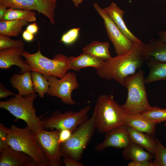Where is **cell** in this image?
Here are the masks:
<instances>
[{
    "label": "cell",
    "mask_w": 166,
    "mask_h": 166,
    "mask_svg": "<svg viewBox=\"0 0 166 166\" xmlns=\"http://www.w3.org/2000/svg\"><path fill=\"white\" fill-rule=\"evenodd\" d=\"M139 114L156 124L166 121V109L152 107L149 110Z\"/></svg>",
    "instance_id": "cell-28"
},
{
    "label": "cell",
    "mask_w": 166,
    "mask_h": 166,
    "mask_svg": "<svg viewBox=\"0 0 166 166\" xmlns=\"http://www.w3.org/2000/svg\"><path fill=\"white\" fill-rule=\"evenodd\" d=\"M143 53L145 60L150 57L160 61L166 62V43L159 39L152 38L144 44Z\"/></svg>",
    "instance_id": "cell-21"
},
{
    "label": "cell",
    "mask_w": 166,
    "mask_h": 166,
    "mask_svg": "<svg viewBox=\"0 0 166 166\" xmlns=\"http://www.w3.org/2000/svg\"><path fill=\"white\" fill-rule=\"evenodd\" d=\"M147 60L148 61L149 73L145 78V84L166 81V62L159 61L152 57Z\"/></svg>",
    "instance_id": "cell-23"
},
{
    "label": "cell",
    "mask_w": 166,
    "mask_h": 166,
    "mask_svg": "<svg viewBox=\"0 0 166 166\" xmlns=\"http://www.w3.org/2000/svg\"><path fill=\"white\" fill-rule=\"evenodd\" d=\"M69 69L74 71H79L85 67H92L96 69L101 67L104 61L94 56L83 52L77 57H70Z\"/></svg>",
    "instance_id": "cell-17"
},
{
    "label": "cell",
    "mask_w": 166,
    "mask_h": 166,
    "mask_svg": "<svg viewBox=\"0 0 166 166\" xmlns=\"http://www.w3.org/2000/svg\"><path fill=\"white\" fill-rule=\"evenodd\" d=\"M122 155L126 160L134 161H151L154 154L146 151L144 148L130 140L127 145L123 148Z\"/></svg>",
    "instance_id": "cell-22"
},
{
    "label": "cell",
    "mask_w": 166,
    "mask_h": 166,
    "mask_svg": "<svg viewBox=\"0 0 166 166\" xmlns=\"http://www.w3.org/2000/svg\"><path fill=\"white\" fill-rule=\"evenodd\" d=\"M164 125L165 127H166V122L164 124Z\"/></svg>",
    "instance_id": "cell-42"
},
{
    "label": "cell",
    "mask_w": 166,
    "mask_h": 166,
    "mask_svg": "<svg viewBox=\"0 0 166 166\" xmlns=\"http://www.w3.org/2000/svg\"><path fill=\"white\" fill-rule=\"evenodd\" d=\"M22 37L23 39L27 42H30L33 40L34 34L26 30L23 32Z\"/></svg>",
    "instance_id": "cell-37"
},
{
    "label": "cell",
    "mask_w": 166,
    "mask_h": 166,
    "mask_svg": "<svg viewBox=\"0 0 166 166\" xmlns=\"http://www.w3.org/2000/svg\"><path fill=\"white\" fill-rule=\"evenodd\" d=\"M158 34L159 36V39L162 42L166 43V30L164 31H160Z\"/></svg>",
    "instance_id": "cell-40"
},
{
    "label": "cell",
    "mask_w": 166,
    "mask_h": 166,
    "mask_svg": "<svg viewBox=\"0 0 166 166\" xmlns=\"http://www.w3.org/2000/svg\"><path fill=\"white\" fill-rule=\"evenodd\" d=\"M127 130L131 141L144 148L149 152L154 154L157 139L152 135L127 126Z\"/></svg>",
    "instance_id": "cell-19"
},
{
    "label": "cell",
    "mask_w": 166,
    "mask_h": 166,
    "mask_svg": "<svg viewBox=\"0 0 166 166\" xmlns=\"http://www.w3.org/2000/svg\"><path fill=\"white\" fill-rule=\"evenodd\" d=\"M128 166H153L152 161H132L129 163Z\"/></svg>",
    "instance_id": "cell-36"
},
{
    "label": "cell",
    "mask_w": 166,
    "mask_h": 166,
    "mask_svg": "<svg viewBox=\"0 0 166 166\" xmlns=\"http://www.w3.org/2000/svg\"><path fill=\"white\" fill-rule=\"evenodd\" d=\"M124 122L125 125L128 127L152 136L155 134L156 124L139 114H125Z\"/></svg>",
    "instance_id": "cell-18"
},
{
    "label": "cell",
    "mask_w": 166,
    "mask_h": 166,
    "mask_svg": "<svg viewBox=\"0 0 166 166\" xmlns=\"http://www.w3.org/2000/svg\"><path fill=\"white\" fill-rule=\"evenodd\" d=\"M154 153V160L152 163L153 166H166V147L159 140Z\"/></svg>",
    "instance_id": "cell-29"
},
{
    "label": "cell",
    "mask_w": 166,
    "mask_h": 166,
    "mask_svg": "<svg viewBox=\"0 0 166 166\" xmlns=\"http://www.w3.org/2000/svg\"><path fill=\"white\" fill-rule=\"evenodd\" d=\"M93 114L96 129L100 133H105L125 125L121 105L115 101L112 94L99 96Z\"/></svg>",
    "instance_id": "cell-2"
},
{
    "label": "cell",
    "mask_w": 166,
    "mask_h": 166,
    "mask_svg": "<svg viewBox=\"0 0 166 166\" xmlns=\"http://www.w3.org/2000/svg\"><path fill=\"white\" fill-rule=\"evenodd\" d=\"M28 23L21 20L0 21V34L9 37H18L23 32V27Z\"/></svg>",
    "instance_id": "cell-25"
},
{
    "label": "cell",
    "mask_w": 166,
    "mask_h": 166,
    "mask_svg": "<svg viewBox=\"0 0 166 166\" xmlns=\"http://www.w3.org/2000/svg\"><path fill=\"white\" fill-rule=\"evenodd\" d=\"M80 29V28L70 29L62 35L60 42L66 45L73 44L77 39Z\"/></svg>",
    "instance_id": "cell-31"
},
{
    "label": "cell",
    "mask_w": 166,
    "mask_h": 166,
    "mask_svg": "<svg viewBox=\"0 0 166 166\" xmlns=\"http://www.w3.org/2000/svg\"><path fill=\"white\" fill-rule=\"evenodd\" d=\"M0 166H37L33 159L9 146L0 155Z\"/></svg>",
    "instance_id": "cell-15"
},
{
    "label": "cell",
    "mask_w": 166,
    "mask_h": 166,
    "mask_svg": "<svg viewBox=\"0 0 166 166\" xmlns=\"http://www.w3.org/2000/svg\"><path fill=\"white\" fill-rule=\"evenodd\" d=\"M15 94L7 89L1 83H0V98H6L10 96H14Z\"/></svg>",
    "instance_id": "cell-35"
},
{
    "label": "cell",
    "mask_w": 166,
    "mask_h": 166,
    "mask_svg": "<svg viewBox=\"0 0 166 166\" xmlns=\"http://www.w3.org/2000/svg\"></svg>",
    "instance_id": "cell-43"
},
{
    "label": "cell",
    "mask_w": 166,
    "mask_h": 166,
    "mask_svg": "<svg viewBox=\"0 0 166 166\" xmlns=\"http://www.w3.org/2000/svg\"><path fill=\"white\" fill-rule=\"evenodd\" d=\"M130 139L127 126L124 125L105 133V139L95 147V150L101 151L109 147L121 148L126 147Z\"/></svg>",
    "instance_id": "cell-14"
},
{
    "label": "cell",
    "mask_w": 166,
    "mask_h": 166,
    "mask_svg": "<svg viewBox=\"0 0 166 166\" xmlns=\"http://www.w3.org/2000/svg\"><path fill=\"white\" fill-rule=\"evenodd\" d=\"M10 128L7 139L9 146L30 156L37 166H50L46 155L37 140L35 134L27 125L21 128L11 125Z\"/></svg>",
    "instance_id": "cell-3"
},
{
    "label": "cell",
    "mask_w": 166,
    "mask_h": 166,
    "mask_svg": "<svg viewBox=\"0 0 166 166\" xmlns=\"http://www.w3.org/2000/svg\"><path fill=\"white\" fill-rule=\"evenodd\" d=\"M24 46V43L21 39L14 40L10 37L0 34V50Z\"/></svg>",
    "instance_id": "cell-30"
},
{
    "label": "cell",
    "mask_w": 166,
    "mask_h": 166,
    "mask_svg": "<svg viewBox=\"0 0 166 166\" xmlns=\"http://www.w3.org/2000/svg\"><path fill=\"white\" fill-rule=\"evenodd\" d=\"M10 83L20 95L25 96L35 93L30 71L22 74H14L10 78Z\"/></svg>",
    "instance_id": "cell-20"
},
{
    "label": "cell",
    "mask_w": 166,
    "mask_h": 166,
    "mask_svg": "<svg viewBox=\"0 0 166 166\" xmlns=\"http://www.w3.org/2000/svg\"><path fill=\"white\" fill-rule=\"evenodd\" d=\"M93 6L104 21V24L109 38L112 42L117 55L123 54L132 48L134 43L122 33L111 18L96 2Z\"/></svg>",
    "instance_id": "cell-10"
},
{
    "label": "cell",
    "mask_w": 166,
    "mask_h": 166,
    "mask_svg": "<svg viewBox=\"0 0 166 166\" xmlns=\"http://www.w3.org/2000/svg\"><path fill=\"white\" fill-rule=\"evenodd\" d=\"M144 44L140 40L136 42L128 52L104 61L102 66L96 69L97 74L103 79H113L123 86L125 78L135 73L145 60Z\"/></svg>",
    "instance_id": "cell-1"
},
{
    "label": "cell",
    "mask_w": 166,
    "mask_h": 166,
    "mask_svg": "<svg viewBox=\"0 0 166 166\" xmlns=\"http://www.w3.org/2000/svg\"><path fill=\"white\" fill-rule=\"evenodd\" d=\"M37 96L35 93L25 96L18 94L4 101H0V108L8 111L16 118L25 122L35 134L43 129L41 118L37 116L34 102Z\"/></svg>",
    "instance_id": "cell-4"
},
{
    "label": "cell",
    "mask_w": 166,
    "mask_h": 166,
    "mask_svg": "<svg viewBox=\"0 0 166 166\" xmlns=\"http://www.w3.org/2000/svg\"><path fill=\"white\" fill-rule=\"evenodd\" d=\"M102 9L125 37L133 43L140 40L127 27L123 18L124 11L116 3L112 2L108 6Z\"/></svg>",
    "instance_id": "cell-16"
},
{
    "label": "cell",
    "mask_w": 166,
    "mask_h": 166,
    "mask_svg": "<svg viewBox=\"0 0 166 166\" xmlns=\"http://www.w3.org/2000/svg\"><path fill=\"white\" fill-rule=\"evenodd\" d=\"M74 4L75 6L78 7L79 5L84 1V0H69Z\"/></svg>",
    "instance_id": "cell-41"
},
{
    "label": "cell",
    "mask_w": 166,
    "mask_h": 166,
    "mask_svg": "<svg viewBox=\"0 0 166 166\" xmlns=\"http://www.w3.org/2000/svg\"><path fill=\"white\" fill-rule=\"evenodd\" d=\"M10 128L0 123V152L4 151L9 146L7 139Z\"/></svg>",
    "instance_id": "cell-32"
},
{
    "label": "cell",
    "mask_w": 166,
    "mask_h": 166,
    "mask_svg": "<svg viewBox=\"0 0 166 166\" xmlns=\"http://www.w3.org/2000/svg\"><path fill=\"white\" fill-rule=\"evenodd\" d=\"M21 55L34 71L40 73L46 77L53 76L61 78L69 69V58L66 56L58 53L50 59L42 54L39 47L35 53H30L24 50Z\"/></svg>",
    "instance_id": "cell-6"
},
{
    "label": "cell",
    "mask_w": 166,
    "mask_h": 166,
    "mask_svg": "<svg viewBox=\"0 0 166 166\" xmlns=\"http://www.w3.org/2000/svg\"><path fill=\"white\" fill-rule=\"evenodd\" d=\"M109 46L108 42L93 41L83 47V51L105 61L112 57L109 52Z\"/></svg>",
    "instance_id": "cell-24"
},
{
    "label": "cell",
    "mask_w": 166,
    "mask_h": 166,
    "mask_svg": "<svg viewBox=\"0 0 166 166\" xmlns=\"http://www.w3.org/2000/svg\"><path fill=\"white\" fill-rule=\"evenodd\" d=\"M145 84L144 72L140 69L125 78L123 86L127 89L128 95L125 102L121 105L125 114H140L151 108Z\"/></svg>",
    "instance_id": "cell-5"
},
{
    "label": "cell",
    "mask_w": 166,
    "mask_h": 166,
    "mask_svg": "<svg viewBox=\"0 0 166 166\" xmlns=\"http://www.w3.org/2000/svg\"><path fill=\"white\" fill-rule=\"evenodd\" d=\"M7 8L4 5L0 4V21H2L4 18L6 12Z\"/></svg>",
    "instance_id": "cell-39"
},
{
    "label": "cell",
    "mask_w": 166,
    "mask_h": 166,
    "mask_svg": "<svg viewBox=\"0 0 166 166\" xmlns=\"http://www.w3.org/2000/svg\"><path fill=\"white\" fill-rule=\"evenodd\" d=\"M46 78L49 85V91L46 93L47 95L59 98L66 104L72 105L76 104L71 96L73 91L77 89L79 86L76 73L69 72L59 79L53 76Z\"/></svg>",
    "instance_id": "cell-9"
},
{
    "label": "cell",
    "mask_w": 166,
    "mask_h": 166,
    "mask_svg": "<svg viewBox=\"0 0 166 166\" xmlns=\"http://www.w3.org/2000/svg\"><path fill=\"white\" fill-rule=\"evenodd\" d=\"M90 109V106H87L77 112L70 110L62 113L59 110L55 111L49 117L42 119L43 129L59 131L67 129L73 132L88 119V114Z\"/></svg>",
    "instance_id": "cell-8"
},
{
    "label": "cell",
    "mask_w": 166,
    "mask_h": 166,
    "mask_svg": "<svg viewBox=\"0 0 166 166\" xmlns=\"http://www.w3.org/2000/svg\"><path fill=\"white\" fill-rule=\"evenodd\" d=\"M73 131L67 129L60 131L59 141L60 144L68 140L71 136Z\"/></svg>",
    "instance_id": "cell-33"
},
{
    "label": "cell",
    "mask_w": 166,
    "mask_h": 166,
    "mask_svg": "<svg viewBox=\"0 0 166 166\" xmlns=\"http://www.w3.org/2000/svg\"><path fill=\"white\" fill-rule=\"evenodd\" d=\"M95 129L94 117L93 114L90 118L76 128L68 140L60 144L62 157L80 160Z\"/></svg>",
    "instance_id": "cell-7"
},
{
    "label": "cell",
    "mask_w": 166,
    "mask_h": 166,
    "mask_svg": "<svg viewBox=\"0 0 166 166\" xmlns=\"http://www.w3.org/2000/svg\"><path fill=\"white\" fill-rule=\"evenodd\" d=\"M57 0H0L7 8L35 10L46 17L51 23H55L54 11Z\"/></svg>",
    "instance_id": "cell-12"
},
{
    "label": "cell",
    "mask_w": 166,
    "mask_h": 166,
    "mask_svg": "<svg viewBox=\"0 0 166 166\" xmlns=\"http://www.w3.org/2000/svg\"><path fill=\"white\" fill-rule=\"evenodd\" d=\"M63 163L66 166H84L85 165L79 161L69 157H64Z\"/></svg>",
    "instance_id": "cell-34"
},
{
    "label": "cell",
    "mask_w": 166,
    "mask_h": 166,
    "mask_svg": "<svg viewBox=\"0 0 166 166\" xmlns=\"http://www.w3.org/2000/svg\"><path fill=\"white\" fill-rule=\"evenodd\" d=\"M60 131L42 129L35 134L37 140L46 155L50 166H61L63 162L59 141Z\"/></svg>",
    "instance_id": "cell-11"
},
{
    "label": "cell",
    "mask_w": 166,
    "mask_h": 166,
    "mask_svg": "<svg viewBox=\"0 0 166 166\" xmlns=\"http://www.w3.org/2000/svg\"><path fill=\"white\" fill-rule=\"evenodd\" d=\"M13 20H24L28 22H35L36 20V14L33 10L9 8L2 21Z\"/></svg>",
    "instance_id": "cell-26"
},
{
    "label": "cell",
    "mask_w": 166,
    "mask_h": 166,
    "mask_svg": "<svg viewBox=\"0 0 166 166\" xmlns=\"http://www.w3.org/2000/svg\"><path fill=\"white\" fill-rule=\"evenodd\" d=\"M24 50V47L0 50V69H7L15 65L20 68V74L28 71H34L26 60L21 57V54Z\"/></svg>",
    "instance_id": "cell-13"
},
{
    "label": "cell",
    "mask_w": 166,
    "mask_h": 166,
    "mask_svg": "<svg viewBox=\"0 0 166 166\" xmlns=\"http://www.w3.org/2000/svg\"><path fill=\"white\" fill-rule=\"evenodd\" d=\"M33 89L35 93L41 98H44L48 91L49 85L46 78L40 73L33 71L31 72Z\"/></svg>",
    "instance_id": "cell-27"
},
{
    "label": "cell",
    "mask_w": 166,
    "mask_h": 166,
    "mask_svg": "<svg viewBox=\"0 0 166 166\" xmlns=\"http://www.w3.org/2000/svg\"><path fill=\"white\" fill-rule=\"evenodd\" d=\"M39 30L38 26L35 23H33L28 25L26 30L30 33L34 34H36Z\"/></svg>",
    "instance_id": "cell-38"
}]
</instances>
